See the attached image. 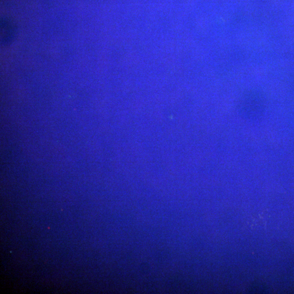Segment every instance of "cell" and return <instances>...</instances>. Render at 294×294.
Masks as SVG:
<instances>
[{"label": "cell", "mask_w": 294, "mask_h": 294, "mask_svg": "<svg viewBox=\"0 0 294 294\" xmlns=\"http://www.w3.org/2000/svg\"><path fill=\"white\" fill-rule=\"evenodd\" d=\"M15 35V27L12 21L2 20L1 23V41L3 45L12 42Z\"/></svg>", "instance_id": "1"}]
</instances>
